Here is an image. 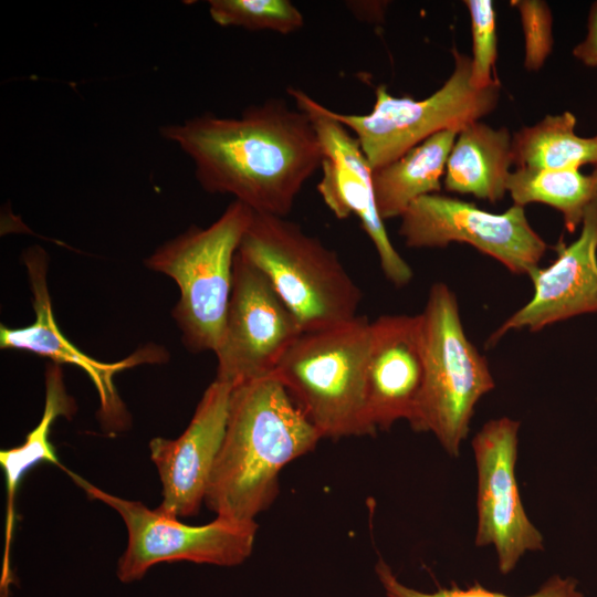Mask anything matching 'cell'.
I'll list each match as a JSON object with an SVG mask.
<instances>
[{"mask_svg":"<svg viewBox=\"0 0 597 597\" xmlns=\"http://www.w3.org/2000/svg\"><path fill=\"white\" fill-rule=\"evenodd\" d=\"M160 132L192 160L205 191L230 195L255 213L286 217L324 158L310 115L280 98L239 117L206 113Z\"/></svg>","mask_w":597,"mask_h":597,"instance_id":"obj_1","label":"cell"},{"mask_svg":"<svg viewBox=\"0 0 597 597\" xmlns=\"http://www.w3.org/2000/svg\"><path fill=\"white\" fill-rule=\"evenodd\" d=\"M321 439L274 375L232 387L206 505L219 517L253 522L277 495L282 469Z\"/></svg>","mask_w":597,"mask_h":597,"instance_id":"obj_2","label":"cell"},{"mask_svg":"<svg viewBox=\"0 0 597 597\" xmlns=\"http://www.w3.org/2000/svg\"><path fill=\"white\" fill-rule=\"evenodd\" d=\"M238 252L265 274L303 332L358 316L362 290L336 252L286 217L253 212Z\"/></svg>","mask_w":597,"mask_h":597,"instance_id":"obj_3","label":"cell"},{"mask_svg":"<svg viewBox=\"0 0 597 597\" xmlns=\"http://www.w3.org/2000/svg\"><path fill=\"white\" fill-rule=\"evenodd\" d=\"M370 321L303 332L274 375L322 438L374 434L365 400Z\"/></svg>","mask_w":597,"mask_h":597,"instance_id":"obj_4","label":"cell"},{"mask_svg":"<svg viewBox=\"0 0 597 597\" xmlns=\"http://www.w3.org/2000/svg\"><path fill=\"white\" fill-rule=\"evenodd\" d=\"M425 379L410 427L432 433L444 451L460 454L475 406L494 389L485 357L468 338L452 290L434 283L420 313Z\"/></svg>","mask_w":597,"mask_h":597,"instance_id":"obj_5","label":"cell"},{"mask_svg":"<svg viewBox=\"0 0 597 597\" xmlns=\"http://www.w3.org/2000/svg\"><path fill=\"white\" fill-rule=\"evenodd\" d=\"M253 211L233 200L209 227L192 226L158 247L148 269L171 277L179 300L171 316L191 353L216 350L230 301L233 263Z\"/></svg>","mask_w":597,"mask_h":597,"instance_id":"obj_6","label":"cell"},{"mask_svg":"<svg viewBox=\"0 0 597 597\" xmlns=\"http://www.w3.org/2000/svg\"><path fill=\"white\" fill-rule=\"evenodd\" d=\"M454 67L440 88L415 100L391 95L385 85L375 91V103L367 114H343L328 108L329 115L357 138L373 171L442 130L458 133L480 121L496 107L500 85L473 86L470 56L453 50Z\"/></svg>","mask_w":597,"mask_h":597,"instance_id":"obj_7","label":"cell"},{"mask_svg":"<svg viewBox=\"0 0 597 597\" xmlns=\"http://www.w3.org/2000/svg\"><path fill=\"white\" fill-rule=\"evenodd\" d=\"M73 481L94 500L114 509L128 534L127 546L117 564L123 583L140 579L161 562L188 561L198 564L237 566L252 553L258 525L217 516L205 525H188L139 501L109 494L66 470Z\"/></svg>","mask_w":597,"mask_h":597,"instance_id":"obj_8","label":"cell"},{"mask_svg":"<svg viewBox=\"0 0 597 597\" xmlns=\"http://www.w3.org/2000/svg\"><path fill=\"white\" fill-rule=\"evenodd\" d=\"M400 220L399 235L409 248L468 243L515 274L528 275L547 250L524 207L516 205L493 213L472 202L432 193L413 201Z\"/></svg>","mask_w":597,"mask_h":597,"instance_id":"obj_9","label":"cell"},{"mask_svg":"<svg viewBox=\"0 0 597 597\" xmlns=\"http://www.w3.org/2000/svg\"><path fill=\"white\" fill-rule=\"evenodd\" d=\"M303 333L265 274L239 252L219 344L216 380L232 387L272 375Z\"/></svg>","mask_w":597,"mask_h":597,"instance_id":"obj_10","label":"cell"},{"mask_svg":"<svg viewBox=\"0 0 597 597\" xmlns=\"http://www.w3.org/2000/svg\"><path fill=\"white\" fill-rule=\"evenodd\" d=\"M520 421L501 417L485 422L472 439L476 467L474 544L491 546L502 575L527 552L544 549V537L524 509L516 481Z\"/></svg>","mask_w":597,"mask_h":597,"instance_id":"obj_11","label":"cell"},{"mask_svg":"<svg viewBox=\"0 0 597 597\" xmlns=\"http://www.w3.org/2000/svg\"><path fill=\"white\" fill-rule=\"evenodd\" d=\"M287 92L296 107L312 118L323 146L322 176L317 184L323 202L339 220L356 217L376 250L385 277L397 287L407 285L412 280V269L395 249L379 216L373 169L357 138L308 94L295 87H289Z\"/></svg>","mask_w":597,"mask_h":597,"instance_id":"obj_12","label":"cell"},{"mask_svg":"<svg viewBox=\"0 0 597 597\" xmlns=\"http://www.w3.org/2000/svg\"><path fill=\"white\" fill-rule=\"evenodd\" d=\"M231 391L230 384L214 379L178 438L150 440V459L163 486L161 512L178 519L198 514L224 438Z\"/></svg>","mask_w":597,"mask_h":597,"instance_id":"obj_13","label":"cell"},{"mask_svg":"<svg viewBox=\"0 0 597 597\" xmlns=\"http://www.w3.org/2000/svg\"><path fill=\"white\" fill-rule=\"evenodd\" d=\"M528 276L531 300L507 317L488 338L493 347L510 331L537 332L554 323L597 312V199L585 212L579 237L559 243L557 255Z\"/></svg>","mask_w":597,"mask_h":597,"instance_id":"obj_14","label":"cell"},{"mask_svg":"<svg viewBox=\"0 0 597 597\" xmlns=\"http://www.w3.org/2000/svg\"><path fill=\"white\" fill-rule=\"evenodd\" d=\"M425 379L421 315H381L370 322L365 374L366 411L375 431L412 418Z\"/></svg>","mask_w":597,"mask_h":597,"instance_id":"obj_15","label":"cell"},{"mask_svg":"<svg viewBox=\"0 0 597 597\" xmlns=\"http://www.w3.org/2000/svg\"><path fill=\"white\" fill-rule=\"evenodd\" d=\"M28 270L32 305L35 320L28 326L9 328L0 327V346L2 349H14L34 353L50 358L54 364L75 365L92 379L101 398V410L108 419L123 417V405L118 398L114 376L142 363H154L163 357L156 347L139 349L128 358L116 363L96 360L76 348L60 331L52 312L51 298L46 282V254L38 247L30 248L23 254Z\"/></svg>","mask_w":597,"mask_h":597,"instance_id":"obj_16","label":"cell"},{"mask_svg":"<svg viewBox=\"0 0 597 597\" xmlns=\"http://www.w3.org/2000/svg\"><path fill=\"white\" fill-rule=\"evenodd\" d=\"M512 164L509 129L478 121L458 133L448 157L443 186L447 191L495 203L507 192Z\"/></svg>","mask_w":597,"mask_h":597,"instance_id":"obj_17","label":"cell"},{"mask_svg":"<svg viewBox=\"0 0 597 597\" xmlns=\"http://www.w3.org/2000/svg\"><path fill=\"white\" fill-rule=\"evenodd\" d=\"M457 130H442L373 171L376 206L384 221L400 218L420 197L439 193Z\"/></svg>","mask_w":597,"mask_h":597,"instance_id":"obj_18","label":"cell"},{"mask_svg":"<svg viewBox=\"0 0 597 597\" xmlns=\"http://www.w3.org/2000/svg\"><path fill=\"white\" fill-rule=\"evenodd\" d=\"M75 407L72 398L66 394L62 370L57 364L50 365L45 376V404L39 425L28 433L22 444L2 450L0 463L6 475L7 485V519L6 545L2 567V587L8 584L10 545L14 528V498L18 486L24 474L42 461L53 463L62 469L55 449L50 443V428L59 416H71Z\"/></svg>","mask_w":597,"mask_h":597,"instance_id":"obj_19","label":"cell"},{"mask_svg":"<svg viewBox=\"0 0 597 597\" xmlns=\"http://www.w3.org/2000/svg\"><path fill=\"white\" fill-rule=\"evenodd\" d=\"M576 122L573 113L564 112L517 130L512 137L513 164L516 168L549 170L593 166L595 142L576 134Z\"/></svg>","mask_w":597,"mask_h":597,"instance_id":"obj_20","label":"cell"},{"mask_svg":"<svg viewBox=\"0 0 597 597\" xmlns=\"http://www.w3.org/2000/svg\"><path fill=\"white\" fill-rule=\"evenodd\" d=\"M507 192L513 205L524 207L538 202L558 210L565 229L574 233L588 207L597 199V169L582 174L579 169L519 167L510 175Z\"/></svg>","mask_w":597,"mask_h":597,"instance_id":"obj_21","label":"cell"},{"mask_svg":"<svg viewBox=\"0 0 597 597\" xmlns=\"http://www.w3.org/2000/svg\"><path fill=\"white\" fill-rule=\"evenodd\" d=\"M209 14L220 27L291 34L304 25V17L290 0H210Z\"/></svg>","mask_w":597,"mask_h":597,"instance_id":"obj_22","label":"cell"},{"mask_svg":"<svg viewBox=\"0 0 597 597\" xmlns=\"http://www.w3.org/2000/svg\"><path fill=\"white\" fill-rule=\"evenodd\" d=\"M375 570L387 597H511L499 591L490 590L479 582H474L467 588H461L453 584L449 588H439L430 593L420 591L402 584L383 558H379L376 563ZM523 597L585 596L575 578L556 574L551 576L535 593Z\"/></svg>","mask_w":597,"mask_h":597,"instance_id":"obj_23","label":"cell"},{"mask_svg":"<svg viewBox=\"0 0 597 597\" xmlns=\"http://www.w3.org/2000/svg\"><path fill=\"white\" fill-rule=\"evenodd\" d=\"M471 20L472 76L474 87L485 88L494 83L493 69L498 56L496 14L490 0L464 1Z\"/></svg>","mask_w":597,"mask_h":597,"instance_id":"obj_24","label":"cell"},{"mask_svg":"<svg viewBox=\"0 0 597 597\" xmlns=\"http://www.w3.org/2000/svg\"><path fill=\"white\" fill-rule=\"evenodd\" d=\"M511 4L520 13L524 34V65L530 71L540 70L553 48L552 12L541 0H513Z\"/></svg>","mask_w":597,"mask_h":597,"instance_id":"obj_25","label":"cell"},{"mask_svg":"<svg viewBox=\"0 0 597 597\" xmlns=\"http://www.w3.org/2000/svg\"><path fill=\"white\" fill-rule=\"evenodd\" d=\"M573 55L589 67H597V1L590 6L587 35L573 49Z\"/></svg>","mask_w":597,"mask_h":597,"instance_id":"obj_26","label":"cell"},{"mask_svg":"<svg viewBox=\"0 0 597 597\" xmlns=\"http://www.w3.org/2000/svg\"><path fill=\"white\" fill-rule=\"evenodd\" d=\"M594 142H595V145H596V159H595V163H594V167L595 169H597V135L593 137Z\"/></svg>","mask_w":597,"mask_h":597,"instance_id":"obj_27","label":"cell"}]
</instances>
